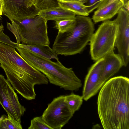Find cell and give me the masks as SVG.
<instances>
[{"label":"cell","mask_w":129,"mask_h":129,"mask_svg":"<svg viewBox=\"0 0 129 129\" xmlns=\"http://www.w3.org/2000/svg\"><path fill=\"white\" fill-rule=\"evenodd\" d=\"M58 3L59 6L76 15L87 16L89 15L86 5L78 1L58 0Z\"/></svg>","instance_id":"cell-16"},{"label":"cell","mask_w":129,"mask_h":129,"mask_svg":"<svg viewBox=\"0 0 129 129\" xmlns=\"http://www.w3.org/2000/svg\"><path fill=\"white\" fill-rule=\"evenodd\" d=\"M4 29V27L1 24L0 25V32L3 29Z\"/></svg>","instance_id":"cell-27"},{"label":"cell","mask_w":129,"mask_h":129,"mask_svg":"<svg viewBox=\"0 0 129 129\" xmlns=\"http://www.w3.org/2000/svg\"><path fill=\"white\" fill-rule=\"evenodd\" d=\"M75 19V24L71 29L64 33H58L52 48L58 55L67 56L79 53L90 41L94 30L92 19L78 15Z\"/></svg>","instance_id":"cell-4"},{"label":"cell","mask_w":129,"mask_h":129,"mask_svg":"<svg viewBox=\"0 0 129 129\" xmlns=\"http://www.w3.org/2000/svg\"><path fill=\"white\" fill-rule=\"evenodd\" d=\"M22 129L21 123L8 116L3 120L0 125V129Z\"/></svg>","instance_id":"cell-20"},{"label":"cell","mask_w":129,"mask_h":129,"mask_svg":"<svg viewBox=\"0 0 129 129\" xmlns=\"http://www.w3.org/2000/svg\"><path fill=\"white\" fill-rule=\"evenodd\" d=\"M28 129H52L43 119L42 116L36 117L31 120Z\"/></svg>","instance_id":"cell-21"},{"label":"cell","mask_w":129,"mask_h":129,"mask_svg":"<svg viewBox=\"0 0 129 129\" xmlns=\"http://www.w3.org/2000/svg\"><path fill=\"white\" fill-rule=\"evenodd\" d=\"M58 0H35L34 5L40 11L59 6Z\"/></svg>","instance_id":"cell-19"},{"label":"cell","mask_w":129,"mask_h":129,"mask_svg":"<svg viewBox=\"0 0 129 129\" xmlns=\"http://www.w3.org/2000/svg\"><path fill=\"white\" fill-rule=\"evenodd\" d=\"M26 1L27 6L28 8H36L34 5L35 0H26Z\"/></svg>","instance_id":"cell-24"},{"label":"cell","mask_w":129,"mask_h":129,"mask_svg":"<svg viewBox=\"0 0 129 129\" xmlns=\"http://www.w3.org/2000/svg\"><path fill=\"white\" fill-rule=\"evenodd\" d=\"M7 28L15 36L16 43L28 45L49 46L47 21L38 15L19 21L9 19Z\"/></svg>","instance_id":"cell-5"},{"label":"cell","mask_w":129,"mask_h":129,"mask_svg":"<svg viewBox=\"0 0 129 129\" xmlns=\"http://www.w3.org/2000/svg\"><path fill=\"white\" fill-rule=\"evenodd\" d=\"M4 2L3 0H0V16L3 14Z\"/></svg>","instance_id":"cell-25"},{"label":"cell","mask_w":129,"mask_h":129,"mask_svg":"<svg viewBox=\"0 0 129 129\" xmlns=\"http://www.w3.org/2000/svg\"><path fill=\"white\" fill-rule=\"evenodd\" d=\"M0 67L14 89L28 100L35 99V85L48 82L45 76L28 63L15 48L1 42Z\"/></svg>","instance_id":"cell-2"},{"label":"cell","mask_w":129,"mask_h":129,"mask_svg":"<svg viewBox=\"0 0 129 129\" xmlns=\"http://www.w3.org/2000/svg\"><path fill=\"white\" fill-rule=\"evenodd\" d=\"M0 104L8 117L21 123V117L26 109L20 103L18 96L11 84L0 74Z\"/></svg>","instance_id":"cell-8"},{"label":"cell","mask_w":129,"mask_h":129,"mask_svg":"<svg viewBox=\"0 0 129 129\" xmlns=\"http://www.w3.org/2000/svg\"><path fill=\"white\" fill-rule=\"evenodd\" d=\"M76 0V1H78L79 0Z\"/></svg>","instance_id":"cell-30"},{"label":"cell","mask_w":129,"mask_h":129,"mask_svg":"<svg viewBox=\"0 0 129 129\" xmlns=\"http://www.w3.org/2000/svg\"><path fill=\"white\" fill-rule=\"evenodd\" d=\"M3 14L8 18L19 21L38 15L40 10L37 8H30L26 0H3Z\"/></svg>","instance_id":"cell-11"},{"label":"cell","mask_w":129,"mask_h":129,"mask_svg":"<svg viewBox=\"0 0 129 129\" xmlns=\"http://www.w3.org/2000/svg\"><path fill=\"white\" fill-rule=\"evenodd\" d=\"M75 22V17L72 18L63 19L56 21L55 27L58 29V32L63 33L72 28L74 25Z\"/></svg>","instance_id":"cell-18"},{"label":"cell","mask_w":129,"mask_h":129,"mask_svg":"<svg viewBox=\"0 0 129 129\" xmlns=\"http://www.w3.org/2000/svg\"><path fill=\"white\" fill-rule=\"evenodd\" d=\"M120 0L122 1V2H123L124 3V1L125 0Z\"/></svg>","instance_id":"cell-29"},{"label":"cell","mask_w":129,"mask_h":129,"mask_svg":"<svg viewBox=\"0 0 129 129\" xmlns=\"http://www.w3.org/2000/svg\"><path fill=\"white\" fill-rule=\"evenodd\" d=\"M104 62V58L99 59L88 70L85 79L82 95L85 101L95 95L105 83L102 80Z\"/></svg>","instance_id":"cell-10"},{"label":"cell","mask_w":129,"mask_h":129,"mask_svg":"<svg viewBox=\"0 0 129 129\" xmlns=\"http://www.w3.org/2000/svg\"><path fill=\"white\" fill-rule=\"evenodd\" d=\"M97 105L104 128L129 129V78L119 76L106 81L100 90Z\"/></svg>","instance_id":"cell-1"},{"label":"cell","mask_w":129,"mask_h":129,"mask_svg":"<svg viewBox=\"0 0 129 129\" xmlns=\"http://www.w3.org/2000/svg\"><path fill=\"white\" fill-rule=\"evenodd\" d=\"M87 0H79L78 1L81 2L83 4H84Z\"/></svg>","instance_id":"cell-28"},{"label":"cell","mask_w":129,"mask_h":129,"mask_svg":"<svg viewBox=\"0 0 129 129\" xmlns=\"http://www.w3.org/2000/svg\"><path fill=\"white\" fill-rule=\"evenodd\" d=\"M46 21H58L74 18L76 15L73 12L59 6L40 11L38 15Z\"/></svg>","instance_id":"cell-14"},{"label":"cell","mask_w":129,"mask_h":129,"mask_svg":"<svg viewBox=\"0 0 129 129\" xmlns=\"http://www.w3.org/2000/svg\"></svg>","instance_id":"cell-31"},{"label":"cell","mask_w":129,"mask_h":129,"mask_svg":"<svg viewBox=\"0 0 129 129\" xmlns=\"http://www.w3.org/2000/svg\"><path fill=\"white\" fill-rule=\"evenodd\" d=\"M105 0H87L85 4L88 13L89 14L97 8Z\"/></svg>","instance_id":"cell-22"},{"label":"cell","mask_w":129,"mask_h":129,"mask_svg":"<svg viewBox=\"0 0 129 129\" xmlns=\"http://www.w3.org/2000/svg\"><path fill=\"white\" fill-rule=\"evenodd\" d=\"M4 29L0 32V42L11 46L14 48L18 47V44L12 41L8 36L3 32Z\"/></svg>","instance_id":"cell-23"},{"label":"cell","mask_w":129,"mask_h":129,"mask_svg":"<svg viewBox=\"0 0 129 129\" xmlns=\"http://www.w3.org/2000/svg\"><path fill=\"white\" fill-rule=\"evenodd\" d=\"M64 95L54 98L48 104L41 116L52 129H61L68 123L74 114L64 100Z\"/></svg>","instance_id":"cell-7"},{"label":"cell","mask_w":129,"mask_h":129,"mask_svg":"<svg viewBox=\"0 0 129 129\" xmlns=\"http://www.w3.org/2000/svg\"><path fill=\"white\" fill-rule=\"evenodd\" d=\"M104 62L103 68L102 80L104 83L117 73L123 66L122 59L118 54L114 52L110 53L104 57Z\"/></svg>","instance_id":"cell-13"},{"label":"cell","mask_w":129,"mask_h":129,"mask_svg":"<svg viewBox=\"0 0 129 129\" xmlns=\"http://www.w3.org/2000/svg\"><path fill=\"white\" fill-rule=\"evenodd\" d=\"M114 19L118 25L115 47L122 60L123 66H126L129 60V12L122 7Z\"/></svg>","instance_id":"cell-9"},{"label":"cell","mask_w":129,"mask_h":129,"mask_svg":"<svg viewBox=\"0 0 129 129\" xmlns=\"http://www.w3.org/2000/svg\"><path fill=\"white\" fill-rule=\"evenodd\" d=\"M16 49L28 63L45 76L50 83L71 91H77L82 87L81 81L72 68L66 67L58 60L54 62L23 48Z\"/></svg>","instance_id":"cell-3"},{"label":"cell","mask_w":129,"mask_h":129,"mask_svg":"<svg viewBox=\"0 0 129 129\" xmlns=\"http://www.w3.org/2000/svg\"><path fill=\"white\" fill-rule=\"evenodd\" d=\"M82 96L72 93L64 96V100L69 109L73 113L78 111L83 103Z\"/></svg>","instance_id":"cell-17"},{"label":"cell","mask_w":129,"mask_h":129,"mask_svg":"<svg viewBox=\"0 0 129 129\" xmlns=\"http://www.w3.org/2000/svg\"><path fill=\"white\" fill-rule=\"evenodd\" d=\"M118 30V25L115 20L103 21L89 42L91 59L95 61L114 52Z\"/></svg>","instance_id":"cell-6"},{"label":"cell","mask_w":129,"mask_h":129,"mask_svg":"<svg viewBox=\"0 0 129 129\" xmlns=\"http://www.w3.org/2000/svg\"><path fill=\"white\" fill-rule=\"evenodd\" d=\"M124 3L120 0H105L94 12L92 20L95 23L109 20L118 13Z\"/></svg>","instance_id":"cell-12"},{"label":"cell","mask_w":129,"mask_h":129,"mask_svg":"<svg viewBox=\"0 0 129 129\" xmlns=\"http://www.w3.org/2000/svg\"><path fill=\"white\" fill-rule=\"evenodd\" d=\"M7 116L5 115H2L1 116L0 118V125L3 120Z\"/></svg>","instance_id":"cell-26"},{"label":"cell","mask_w":129,"mask_h":129,"mask_svg":"<svg viewBox=\"0 0 129 129\" xmlns=\"http://www.w3.org/2000/svg\"><path fill=\"white\" fill-rule=\"evenodd\" d=\"M27 49L45 58L58 60V54L49 46L42 45H28L19 44L18 47Z\"/></svg>","instance_id":"cell-15"}]
</instances>
